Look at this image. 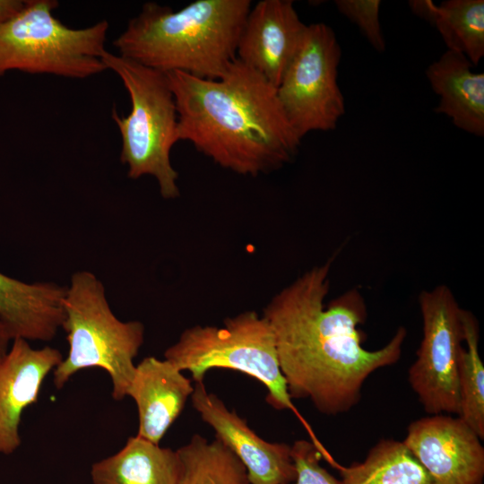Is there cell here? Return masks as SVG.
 Instances as JSON below:
<instances>
[{"instance_id":"cb8c5ba5","label":"cell","mask_w":484,"mask_h":484,"mask_svg":"<svg viewBox=\"0 0 484 484\" xmlns=\"http://www.w3.org/2000/svg\"><path fill=\"white\" fill-rule=\"evenodd\" d=\"M25 1L0 0V24L5 23L17 15L24 7Z\"/></svg>"},{"instance_id":"5b68a950","label":"cell","mask_w":484,"mask_h":484,"mask_svg":"<svg viewBox=\"0 0 484 484\" xmlns=\"http://www.w3.org/2000/svg\"><path fill=\"white\" fill-rule=\"evenodd\" d=\"M61 327L69 350L53 371L55 386L61 389L82 369L100 367L110 376L113 399L122 401L127 396L144 326L140 321L123 322L114 315L104 285L92 272L73 274L64 298Z\"/></svg>"},{"instance_id":"277c9868","label":"cell","mask_w":484,"mask_h":484,"mask_svg":"<svg viewBox=\"0 0 484 484\" xmlns=\"http://www.w3.org/2000/svg\"><path fill=\"white\" fill-rule=\"evenodd\" d=\"M164 358L180 371H189L195 383L203 382L205 374L216 367L254 377L266 387V402L275 410L292 411L323 456L330 455L292 402L281 370L273 332L263 315L246 311L226 318L221 327L186 328L165 350Z\"/></svg>"},{"instance_id":"5bb4252c","label":"cell","mask_w":484,"mask_h":484,"mask_svg":"<svg viewBox=\"0 0 484 484\" xmlns=\"http://www.w3.org/2000/svg\"><path fill=\"white\" fill-rule=\"evenodd\" d=\"M194 392L190 379L167 359L146 357L127 392L138 410L137 436L159 445Z\"/></svg>"},{"instance_id":"2e32d148","label":"cell","mask_w":484,"mask_h":484,"mask_svg":"<svg viewBox=\"0 0 484 484\" xmlns=\"http://www.w3.org/2000/svg\"><path fill=\"white\" fill-rule=\"evenodd\" d=\"M462 54L446 50L426 71L432 90L440 96L437 114L450 117L455 126L484 135V73H474Z\"/></svg>"},{"instance_id":"7c38bea8","label":"cell","mask_w":484,"mask_h":484,"mask_svg":"<svg viewBox=\"0 0 484 484\" xmlns=\"http://www.w3.org/2000/svg\"><path fill=\"white\" fill-rule=\"evenodd\" d=\"M307 26L290 0H262L251 7L237 58L277 88L294 58Z\"/></svg>"},{"instance_id":"8fae6325","label":"cell","mask_w":484,"mask_h":484,"mask_svg":"<svg viewBox=\"0 0 484 484\" xmlns=\"http://www.w3.org/2000/svg\"><path fill=\"white\" fill-rule=\"evenodd\" d=\"M190 397L194 409L215 431V437L242 462L250 484L295 481L297 473L290 445L260 437L236 411H229L216 394L209 393L203 382L195 383Z\"/></svg>"},{"instance_id":"30bf717a","label":"cell","mask_w":484,"mask_h":484,"mask_svg":"<svg viewBox=\"0 0 484 484\" xmlns=\"http://www.w3.org/2000/svg\"><path fill=\"white\" fill-rule=\"evenodd\" d=\"M481 440L459 416L443 413L412 421L402 442L436 484H483Z\"/></svg>"},{"instance_id":"7402d4cb","label":"cell","mask_w":484,"mask_h":484,"mask_svg":"<svg viewBox=\"0 0 484 484\" xmlns=\"http://www.w3.org/2000/svg\"><path fill=\"white\" fill-rule=\"evenodd\" d=\"M334 4L341 14L359 28L376 51H385V42L379 21V0H337Z\"/></svg>"},{"instance_id":"3957f363","label":"cell","mask_w":484,"mask_h":484,"mask_svg":"<svg viewBox=\"0 0 484 484\" xmlns=\"http://www.w3.org/2000/svg\"><path fill=\"white\" fill-rule=\"evenodd\" d=\"M250 0H196L174 11L145 3L114 40L118 55L164 72L217 80L237 58Z\"/></svg>"},{"instance_id":"ac0fdd59","label":"cell","mask_w":484,"mask_h":484,"mask_svg":"<svg viewBox=\"0 0 484 484\" xmlns=\"http://www.w3.org/2000/svg\"><path fill=\"white\" fill-rule=\"evenodd\" d=\"M343 484H436L402 441L379 440L361 462L339 464Z\"/></svg>"},{"instance_id":"e0dca14e","label":"cell","mask_w":484,"mask_h":484,"mask_svg":"<svg viewBox=\"0 0 484 484\" xmlns=\"http://www.w3.org/2000/svg\"><path fill=\"white\" fill-rule=\"evenodd\" d=\"M180 470L177 450L136 435L117 454L95 462L91 477L94 484H177Z\"/></svg>"},{"instance_id":"d4e9b609","label":"cell","mask_w":484,"mask_h":484,"mask_svg":"<svg viewBox=\"0 0 484 484\" xmlns=\"http://www.w3.org/2000/svg\"><path fill=\"white\" fill-rule=\"evenodd\" d=\"M11 341H13L11 335L4 324L0 321V359L9 350Z\"/></svg>"},{"instance_id":"9c48e42d","label":"cell","mask_w":484,"mask_h":484,"mask_svg":"<svg viewBox=\"0 0 484 484\" xmlns=\"http://www.w3.org/2000/svg\"><path fill=\"white\" fill-rule=\"evenodd\" d=\"M341 56L330 26H307L300 46L276 88L281 108L301 139L313 131L333 130L345 113L337 80Z\"/></svg>"},{"instance_id":"4fadbf2b","label":"cell","mask_w":484,"mask_h":484,"mask_svg":"<svg viewBox=\"0 0 484 484\" xmlns=\"http://www.w3.org/2000/svg\"><path fill=\"white\" fill-rule=\"evenodd\" d=\"M56 348L33 349L23 338L12 341L0 359V453L11 454L21 445L23 411L38 401L47 376L63 360Z\"/></svg>"},{"instance_id":"8992f818","label":"cell","mask_w":484,"mask_h":484,"mask_svg":"<svg viewBox=\"0 0 484 484\" xmlns=\"http://www.w3.org/2000/svg\"><path fill=\"white\" fill-rule=\"evenodd\" d=\"M102 60L121 79L131 100L127 116L112 112L122 138L120 160L128 168L127 177L152 176L164 199L178 197V173L170 161L171 149L178 142L177 111L167 73L108 50Z\"/></svg>"},{"instance_id":"ffe728a7","label":"cell","mask_w":484,"mask_h":484,"mask_svg":"<svg viewBox=\"0 0 484 484\" xmlns=\"http://www.w3.org/2000/svg\"><path fill=\"white\" fill-rule=\"evenodd\" d=\"M439 31L447 50L465 56L473 65L484 56V1L432 2L428 21Z\"/></svg>"},{"instance_id":"52a82bcc","label":"cell","mask_w":484,"mask_h":484,"mask_svg":"<svg viewBox=\"0 0 484 484\" xmlns=\"http://www.w3.org/2000/svg\"><path fill=\"white\" fill-rule=\"evenodd\" d=\"M55 0H27L13 19L0 24V76L9 71L83 79L107 70V21L73 29L52 12Z\"/></svg>"},{"instance_id":"ba28073f","label":"cell","mask_w":484,"mask_h":484,"mask_svg":"<svg viewBox=\"0 0 484 484\" xmlns=\"http://www.w3.org/2000/svg\"><path fill=\"white\" fill-rule=\"evenodd\" d=\"M422 339L408 382L428 415L460 413L458 371L463 349L462 309L445 284L419 296Z\"/></svg>"},{"instance_id":"6da1fadb","label":"cell","mask_w":484,"mask_h":484,"mask_svg":"<svg viewBox=\"0 0 484 484\" xmlns=\"http://www.w3.org/2000/svg\"><path fill=\"white\" fill-rule=\"evenodd\" d=\"M332 260L298 277L264 308L291 399H308L326 416L355 407L367 377L398 362L407 331L400 326L377 350L363 347L367 307L358 289L328 304Z\"/></svg>"},{"instance_id":"d6986e66","label":"cell","mask_w":484,"mask_h":484,"mask_svg":"<svg viewBox=\"0 0 484 484\" xmlns=\"http://www.w3.org/2000/svg\"><path fill=\"white\" fill-rule=\"evenodd\" d=\"M181 470L177 484H250L242 462L220 440L195 434L177 450Z\"/></svg>"},{"instance_id":"9a60e30c","label":"cell","mask_w":484,"mask_h":484,"mask_svg":"<svg viewBox=\"0 0 484 484\" xmlns=\"http://www.w3.org/2000/svg\"><path fill=\"white\" fill-rule=\"evenodd\" d=\"M66 287L26 283L0 272V321L12 339L51 341L64 319Z\"/></svg>"},{"instance_id":"44dd1931","label":"cell","mask_w":484,"mask_h":484,"mask_svg":"<svg viewBox=\"0 0 484 484\" xmlns=\"http://www.w3.org/2000/svg\"><path fill=\"white\" fill-rule=\"evenodd\" d=\"M464 343L459 363V417L484 438V366L479 350L480 324L476 316L462 309Z\"/></svg>"},{"instance_id":"603a6c76","label":"cell","mask_w":484,"mask_h":484,"mask_svg":"<svg viewBox=\"0 0 484 484\" xmlns=\"http://www.w3.org/2000/svg\"><path fill=\"white\" fill-rule=\"evenodd\" d=\"M290 446L297 473L296 480L291 484H343L321 466L320 460L323 455L311 441L296 440Z\"/></svg>"},{"instance_id":"7a4b0ae2","label":"cell","mask_w":484,"mask_h":484,"mask_svg":"<svg viewBox=\"0 0 484 484\" xmlns=\"http://www.w3.org/2000/svg\"><path fill=\"white\" fill-rule=\"evenodd\" d=\"M177 111V139L219 166L256 177L281 168L301 138L290 124L276 88L236 58L222 77L210 80L167 73Z\"/></svg>"}]
</instances>
